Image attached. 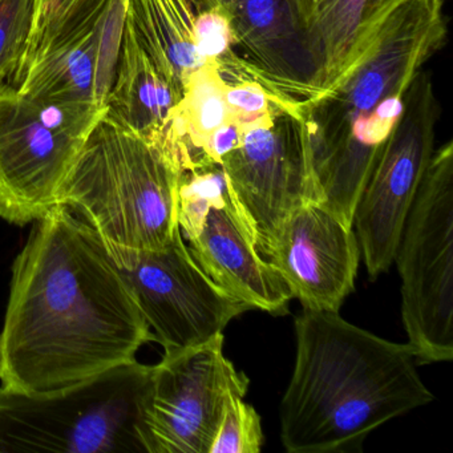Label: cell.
Masks as SVG:
<instances>
[{
	"label": "cell",
	"instance_id": "6da1fadb",
	"mask_svg": "<svg viewBox=\"0 0 453 453\" xmlns=\"http://www.w3.org/2000/svg\"><path fill=\"white\" fill-rule=\"evenodd\" d=\"M153 334L94 230L63 205L35 221L12 266L2 388L50 394L134 362Z\"/></svg>",
	"mask_w": 453,
	"mask_h": 453
},
{
	"label": "cell",
	"instance_id": "7a4b0ae2",
	"mask_svg": "<svg viewBox=\"0 0 453 453\" xmlns=\"http://www.w3.org/2000/svg\"><path fill=\"white\" fill-rule=\"evenodd\" d=\"M296 357L280 404L291 453L349 452L381 424L434 399L407 344L344 320L338 311L296 318Z\"/></svg>",
	"mask_w": 453,
	"mask_h": 453
},
{
	"label": "cell",
	"instance_id": "3957f363",
	"mask_svg": "<svg viewBox=\"0 0 453 453\" xmlns=\"http://www.w3.org/2000/svg\"><path fill=\"white\" fill-rule=\"evenodd\" d=\"M447 34L444 0H405L339 83L299 108L320 203L349 226L408 89Z\"/></svg>",
	"mask_w": 453,
	"mask_h": 453
},
{
	"label": "cell",
	"instance_id": "277c9868",
	"mask_svg": "<svg viewBox=\"0 0 453 453\" xmlns=\"http://www.w3.org/2000/svg\"><path fill=\"white\" fill-rule=\"evenodd\" d=\"M182 173L160 145L105 113L55 205L79 214L111 257L156 250L181 232L177 206Z\"/></svg>",
	"mask_w": 453,
	"mask_h": 453
},
{
	"label": "cell",
	"instance_id": "5b68a950",
	"mask_svg": "<svg viewBox=\"0 0 453 453\" xmlns=\"http://www.w3.org/2000/svg\"><path fill=\"white\" fill-rule=\"evenodd\" d=\"M153 365L139 360L50 394L0 387V453H147Z\"/></svg>",
	"mask_w": 453,
	"mask_h": 453
},
{
	"label": "cell",
	"instance_id": "8992f818",
	"mask_svg": "<svg viewBox=\"0 0 453 453\" xmlns=\"http://www.w3.org/2000/svg\"><path fill=\"white\" fill-rule=\"evenodd\" d=\"M394 262L402 319L416 362L453 359V144L434 150L403 227Z\"/></svg>",
	"mask_w": 453,
	"mask_h": 453
},
{
	"label": "cell",
	"instance_id": "52a82bcc",
	"mask_svg": "<svg viewBox=\"0 0 453 453\" xmlns=\"http://www.w3.org/2000/svg\"><path fill=\"white\" fill-rule=\"evenodd\" d=\"M105 113L0 89V219L19 226L42 219Z\"/></svg>",
	"mask_w": 453,
	"mask_h": 453
},
{
	"label": "cell",
	"instance_id": "ba28073f",
	"mask_svg": "<svg viewBox=\"0 0 453 453\" xmlns=\"http://www.w3.org/2000/svg\"><path fill=\"white\" fill-rule=\"evenodd\" d=\"M219 166L262 258L296 209L320 203L309 129L296 108L277 103L269 116L243 127Z\"/></svg>",
	"mask_w": 453,
	"mask_h": 453
},
{
	"label": "cell",
	"instance_id": "9c48e42d",
	"mask_svg": "<svg viewBox=\"0 0 453 453\" xmlns=\"http://www.w3.org/2000/svg\"><path fill=\"white\" fill-rule=\"evenodd\" d=\"M439 116L434 84L421 71L355 208L352 226L371 278L394 264L403 227L434 156Z\"/></svg>",
	"mask_w": 453,
	"mask_h": 453
},
{
	"label": "cell",
	"instance_id": "30bf717a",
	"mask_svg": "<svg viewBox=\"0 0 453 453\" xmlns=\"http://www.w3.org/2000/svg\"><path fill=\"white\" fill-rule=\"evenodd\" d=\"M112 259L164 354L211 341L221 335L230 320L250 310L203 272L181 232L164 248L120 254Z\"/></svg>",
	"mask_w": 453,
	"mask_h": 453
},
{
	"label": "cell",
	"instance_id": "8fae6325",
	"mask_svg": "<svg viewBox=\"0 0 453 453\" xmlns=\"http://www.w3.org/2000/svg\"><path fill=\"white\" fill-rule=\"evenodd\" d=\"M248 376L225 357L224 336L164 354L153 365L142 418L147 453H209L225 403L248 392Z\"/></svg>",
	"mask_w": 453,
	"mask_h": 453
},
{
	"label": "cell",
	"instance_id": "7c38bea8",
	"mask_svg": "<svg viewBox=\"0 0 453 453\" xmlns=\"http://www.w3.org/2000/svg\"><path fill=\"white\" fill-rule=\"evenodd\" d=\"M237 81L250 79L286 107H303L319 94L302 0H227Z\"/></svg>",
	"mask_w": 453,
	"mask_h": 453
},
{
	"label": "cell",
	"instance_id": "4fadbf2b",
	"mask_svg": "<svg viewBox=\"0 0 453 453\" xmlns=\"http://www.w3.org/2000/svg\"><path fill=\"white\" fill-rule=\"evenodd\" d=\"M264 259L304 310L339 312L354 290L360 248L354 226L310 201L282 222Z\"/></svg>",
	"mask_w": 453,
	"mask_h": 453
},
{
	"label": "cell",
	"instance_id": "5bb4252c",
	"mask_svg": "<svg viewBox=\"0 0 453 453\" xmlns=\"http://www.w3.org/2000/svg\"><path fill=\"white\" fill-rule=\"evenodd\" d=\"M188 249L203 272L232 298L250 310L272 314L288 311L293 296L277 270L257 250L232 198L211 209L203 230L189 241Z\"/></svg>",
	"mask_w": 453,
	"mask_h": 453
},
{
	"label": "cell",
	"instance_id": "9a60e30c",
	"mask_svg": "<svg viewBox=\"0 0 453 453\" xmlns=\"http://www.w3.org/2000/svg\"><path fill=\"white\" fill-rule=\"evenodd\" d=\"M405 0H302L319 95L339 83ZM317 96V97H318Z\"/></svg>",
	"mask_w": 453,
	"mask_h": 453
},
{
	"label": "cell",
	"instance_id": "2e32d148",
	"mask_svg": "<svg viewBox=\"0 0 453 453\" xmlns=\"http://www.w3.org/2000/svg\"><path fill=\"white\" fill-rule=\"evenodd\" d=\"M181 97L182 92L142 49L127 15L107 115L171 153L172 116Z\"/></svg>",
	"mask_w": 453,
	"mask_h": 453
},
{
	"label": "cell",
	"instance_id": "e0dca14e",
	"mask_svg": "<svg viewBox=\"0 0 453 453\" xmlns=\"http://www.w3.org/2000/svg\"><path fill=\"white\" fill-rule=\"evenodd\" d=\"M205 0H128L127 15L142 49L180 91L203 60L195 46L197 18Z\"/></svg>",
	"mask_w": 453,
	"mask_h": 453
},
{
	"label": "cell",
	"instance_id": "ac0fdd59",
	"mask_svg": "<svg viewBox=\"0 0 453 453\" xmlns=\"http://www.w3.org/2000/svg\"><path fill=\"white\" fill-rule=\"evenodd\" d=\"M97 19L30 65L14 86L18 92L47 104L107 111L96 95Z\"/></svg>",
	"mask_w": 453,
	"mask_h": 453
},
{
	"label": "cell",
	"instance_id": "d6986e66",
	"mask_svg": "<svg viewBox=\"0 0 453 453\" xmlns=\"http://www.w3.org/2000/svg\"><path fill=\"white\" fill-rule=\"evenodd\" d=\"M108 0H35L33 23L22 62L12 86L36 60L73 35L87 23L97 19Z\"/></svg>",
	"mask_w": 453,
	"mask_h": 453
},
{
	"label": "cell",
	"instance_id": "ffe728a7",
	"mask_svg": "<svg viewBox=\"0 0 453 453\" xmlns=\"http://www.w3.org/2000/svg\"><path fill=\"white\" fill-rule=\"evenodd\" d=\"M232 198L219 165L185 171L179 187V226L188 241L203 230L211 209L225 205Z\"/></svg>",
	"mask_w": 453,
	"mask_h": 453
},
{
	"label": "cell",
	"instance_id": "44dd1931",
	"mask_svg": "<svg viewBox=\"0 0 453 453\" xmlns=\"http://www.w3.org/2000/svg\"><path fill=\"white\" fill-rule=\"evenodd\" d=\"M264 444L261 418L242 395L225 403L219 431L209 453H258Z\"/></svg>",
	"mask_w": 453,
	"mask_h": 453
},
{
	"label": "cell",
	"instance_id": "7402d4cb",
	"mask_svg": "<svg viewBox=\"0 0 453 453\" xmlns=\"http://www.w3.org/2000/svg\"><path fill=\"white\" fill-rule=\"evenodd\" d=\"M35 0H0V89L12 86L33 23Z\"/></svg>",
	"mask_w": 453,
	"mask_h": 453
},
{
	"label": "cell",
	"instance_id": "603a6c76",
	"mask_svg": "<svg viewBox=\"0 0 453 453\" xmlns=\"http://www.w3.org/2000/svg\"><path fill=\"white\" fill-rule=\"evenodd\" d=\"M233 33L229 15L224 7L203 10L195 28V46L198 58L206 63H219L222 73L237 71L238 58L233 51Z\"/></svg>",
	"mask_w": 453,
	"mask_h": 453
},
{
	"label": "cell",
	"instance_id": "cb8c5ba5",
	"mask_svg": "<svg viewBox=\"0 0 453 453\" xmlns=\"http://www.w3.org/2000/svg\"><path fill=\"white\" fill-rule=\"evenodd\" d=\"M226 100L233 123L241 128L269 116L278 103L261 84L250 79H240L235 84L227 83Z\"/></svg>",
	"mask_w": 453,
	"mask_h": 453
},
{
	"label": "cell",
	"instance_id": "d4e9b609",
	"mask_svg": "<svg viewBox=\"0 0 453 453\" xmlns=\"http://www.w3.org/2000/svg\"><path fill=\"white\" fill-rule=\"evenodd\" d=\"M227 0H205L206 7L211 9V7H224L226 6Z\"/></svg>",
	"mask_w": 453,
	"mask_h": 453
}]
</instances>
